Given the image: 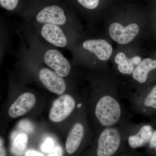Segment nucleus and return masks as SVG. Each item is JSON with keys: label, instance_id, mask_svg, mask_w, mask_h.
<instances>
[{"label": "nucleus", "instance_id": "20e7f679", "mask_svg": "<svg viewBox=\"0 0 156 156\" xmlns=\"http://www.w3.org/2000/svg\"><path fill=\"white\" fill-rule=\"evenodd\" d=\"M76 106L75 100L71 95H61L53 102L49 113V119L54 122H61L69 116Z\"/></svg>", "mask_w": 156, "mask_h": 156}, {"label": "nucleus", "instance_id": "aec40b11", "mask_svg": "<svg viewBox=\"0 0 156 156\" xmlns=\"http://www.w3.org/2000/svg\"><path fill=\"white\" fill-rule=\"evenodd\" d=\"M150 146L151 148H154L156 150V131L153 134L151 138Z\"/></svg>", "mask_w": 156, "mask_h": 156}, {"label": "nucleus", "instance_id": "f8f14e48", "mask_svg": "<svg viewBox=\"0 0 156 156\" xmlns=\"http://www.w3.org/2000/svg\"><path fill=\"white\" fill-rule=\"evenodd\" d=\"M11 32V30L7 23L0 17V61L9 47Z\"/></svg>", "mask_w": 156, "mask_h": 156}, {"label": "nucleus", "instance_id": "5701e85b", "mask_svg": "<svg viewBox=\"0 0 156 156\" xmlns=\"http://www.w3.org/2000/svg\"><path fill=\"white\" fill-rule=\"evenodd\" d=\"M52 154V155H59V154H61V151L59 149L58 147L56 148L55 150L53 151V153Z\"/></svg>", "mask_w": 156, "mask_h": 156}, {"label": "nucleus", "instance_id": "9d476101", "mask_svg": "<svg viewBox=\"0 0 156 156\" xmlns=\"http://www.w3.org/2000/svg\"><path fill=\"white\" fill-rule=\"evenodd\" d=\"M153 134L152 128L151 126H143L136 134L128 137V144L132 148L141 147L151 140Z\"/></svg>", "mask_w": 156, "mask_h": 156}, {"label": "nucleus", "instance_id": "1a4fd4ad", "mask_svg": "<svg viewBox=\"0 0 156 156\" xmlns=\"http://www.w3.org/2000/svg\"><path fill=\"white\" fill-rule=\"evenodd\" d=\"M84 131V126L80 123H76L73 126L66 142L68 154H72L77 151L83 138Z\"/></svg>", "mask_w": 156, "mask_h": 156}, {"label": "nucleus", "instance_id": "dca6fc26", "mask_svg": "<svg viewBox=\"0 0 156 156\" xmlns=\"http://www.w3.org/2000/svg\"><path fill=\"white\" fill-rule=\"evenodd\" d=\"M144 104L147 107L156 109V86L147 95L144 100Z\"/></svg>", "mask_w": 156, "mask_h": 156}, {"label": "nucleus", "instance_id": "f03ea898", "mask_svg": "<svg viewBox=\"0 0 156 156\" xmlns=\"http://www.w3.org/2000/svg\"><path fill=\"white\" fill-rule=\"evenodd\" d=\"M30 29L42 41L57 48H66L69 44L66 29L48 24H29L22 23Z\"/></svg>", "mask_w": 156, "mask_h": 156}, {"label": "nucleus", "instance_id": "a211bd4d", "mask_svg": "<svg viewBox=\"0 0 156 156\" xmlns=\"http://www.w3.org/2000/svg\"><path fill=\"white\" fill-rule=\"evenodd\" d=\"M53 143L52 140L48 138L42 146V150L44 151L48 152L53 147Z\"/></svg>", "mask_w": 156, "mask_h": 156}, {"label": "nucleus", "instance_id": "9b49d317", "mask_svg": "<svg viewBox=\"0 0 156 156\" xmlns=\"http://www.w3.org/2000/svg\"><path fill=\"white\" fill-rule=\"evenodd\" d=\"M156 69V60L146 58L140 62L134 69L132 76L135 80L140 83L146 82L148 74L152 70Z\"/></svg>", "mask_w": 156, "mask_h": 156}, {"label": "nucleus", "instance_id": "ddd939ff", "mask_svg": "<svg viewBox=\"0 0 156 156\" xmlns=\"http://www.w3.org/2000/svg\"><path fill=\"white\" fill-rule=\"evenodd\" d=\"M20 0H0V7L5 11L20 14L22 11Z\"/></svg>", "mask_w": 156, "mask_h": 156}, {"label": "nucleus", "instance_id": "4be33fe9", "mask_svg": "<svg viewBox=\"0 0 156 156\" xmlns=\"http://www.w3.org/2000/svg\"><path fill=\"white\" fill-rule=\"evenodd\" d=\"M5 151L3 147V142L0 138V156L6 155Z\"/></svg>", "mask_w": 156, "mask_h": 156}, {"label": "nucleus", "instance_id": "7ed1b4c3", "mask_svg": "<svg viewBox=\"0 0 156 156\" xmlns=\"http://www.w3.org/2000/svg\"><path fill=\"white\" fill-rule=\"evenodd\" d=\"M122 142V134L118 128L113 126L104 128L98 139L96 155H113L119 150Z\"/></svg>", "mask_w": 156, "mask_h": 156}, {"label": "nucleus", "instance_id": "412c9836", "mask_svg": "<svg viewBox=\"0 0 156 156\" xmlns=\"http://www.w3.org/2000/svg\"><path fill=\"white\" fill-rule=\"evenodd\" d=\"M25 156H44V155H43V154L42 153H41L37 151L29 150L27 151L26 153Z\"/></svg>", "mask_w": 156, "mask_h": 156}, {"label": "nucleus", "instance_id": "423d86ee", "mask_svg": "<svg viewBox=\"0 0 156 156\" xmlns=\"http://www.w3.org/2000/svg\"><path fill=\"white\" fill-rule=\"evenodd\" d=\"M139 32V26L134 23L124 27L119 23H114L109 27L110 37L120 44H126L132 41Z\"/></svg>", "mask_w": 156, "mask_h": 156}, {"label": "nucleus", "instance_id": "0eeeda50", "mask_svg": "<svg viewBox=\"0 0 156 156\" xmlns=\"http://www.w3.org/2000/svg\"><path fill=\"white\" fill-rule=\"evenodd\" d=\"M35 96L30 92H25L20 95L8 109V115L11 119H16L24 115L34 106Z\"/></svg>", "mask_w": 156, "mask_h": 156}, {"label": "nucleus", "instance_id": "f257e3e1", "mask_svg": "<svg viewBox=\"0 0 156 156\" xmlns=\"http://www.w3.org/2000/svg\"><path fill=\"white\" fill-rule=\"evenodd\" d=\"M94 114L98 123L102 128L113 127L122 118V107L114 95L102 94L97 98Z\"/></svg>", "mask_w": 156, "mask_h": 156}, {"label": "nucleus", "instance_id": "2eb2a0df", "mask_svg": "<svg viewBox=\"0 0 156 156\" xmlns=\"http://www.w3.org/2000/svg\"><path fill=\"white\" fill-rule=\"evenodd\" d=\"M134 66L132 61V58H127L122 63L118 64V69L121 73L130 75L132 74L134 71Z\"/></svg>", "mask_w": 156, "mask_h": 156}, {"label": "nucleus", "instance_id": "4468645a", "mask_svg": "<svg viewBox=\"0 0 156 156\" xmlns=\"http://www.w3.org/2000/svg\"><path fill=\"white\" fill-rule=\"evenodd\" d=\"M28 140V136L26 134L22 133L18 134L15 140L14 144V152L17 154L20 155L25 151Z\"/></svg>", "mask_w": 156, "mask_h": 156}, {"label": "nucleus", "instance_id": "6e6552de", "mask_svg": "<svg viewBox=\"0 0 156 156\" xmlns=\"http://www.w3.org/2000/svg\"><path fill=\"white\" fill-rule=\"evenodd\" d=\"M84 50L94 53L101 61H107L113 52L111 45L104 40H88L82 44Z\"/></svg>", "mask_w": 156, "mask_h": 156}, {"label": "nucleus", "instance_id": "f3484780", "mask_svg": "<svg viewBox=\"0 0 156 156\" xmlns=\"http://www.w3.org/2000/svg\"><path fill=\"white\" fill-rule=\"evenodd\" d=\"M85 9H95L98 6L99 0H76Z\"/></svg>", "mask_w": 156, "mask_h": 156}, {"label": "nucleus", "instance_id": "39448f33", "mask_svg": "<svg viewBox=\"0 0 156 156\" xmlns=\"http://www.w3.org/2000/svg\"><path fill=\"white\" fill-rule=\"evenodd\" d=\"M39 80L50 92L62 95L65 92L66 84L63 77L49 68L42 67L38 73Z\"/></svg>", "mask_w": 156, "mask_h": 156}, {"label": "nucleus", "instance_id": "6ab92c4d", "mask_svg": "<svg viewBox=\"0 0 156 156\" xmlns=\"http://www.w3.org/2000/svg\"><path fill=\"white\" fill-rule=\"evenodd\" d=\"M128 57L126 56V54L122 52L118 53L116 56L115 58V61L117 64L122 63L125 60L127 59Z\"/></svg>", "mask_w": 156, "mask_h": 156}]
</instances>
